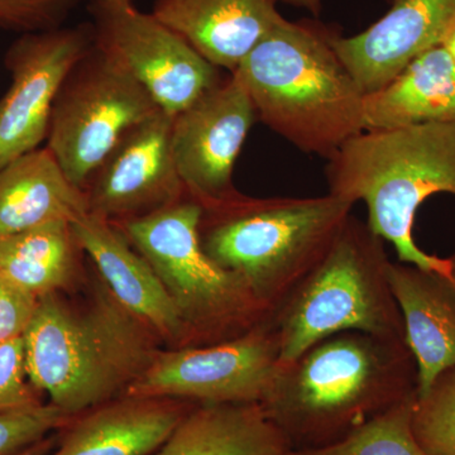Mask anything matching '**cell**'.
Returning <instances> with one entry per match:
<instances>
[{"mask_svg":"<svg viewBox=\"0 0 455 455\" xmlns=\"http://www.w3.org/2000/svg\"><path fill=\"white\" fill-rule=\"evenodd\" d=\"M440 44L444 47L455 64V20L451 22V25L449 26L448 31L445 32L444 37H443Z\"/></svg>","mask_w":455,"mask_h":455,"instance_id":"f546056e","label":"cell"},{"mask_svg":"<svg viewBox=\"0 0 455 455\" xmlns=\"http://www.w3.org/2000/svg\"><path fill=\"white\" fill-rule=\"evenodd\" d=\"M203 212L188 196L145 217L114 223L155 269L190 331L193 347L235 339L271 315L238 277L203 250Z\"/></svg>","mask_w":455,"mask_h":455,"instance_id":"52a82bcc","label":"cell"},{"mask_svg":"<svg viewBox=\"0 0 455 455\" xmlns=\"http://www.w3.org/2000/svg\"><path fill=\"white\" fill-rule=\"evenodd\" d=\"M38 299L0 275V343L25 333Z\"/></svg>","mask_w":455,"mask_h":455,"instance_id":"83f0119b","label":"cell"},{"mask_svg":"<svg viewBox=\"0 0 455 455\" xmlns=\"http://www.w3.org/2000/svg\"><path fill=\"white\" fill-rule=\"evenodd\" d=\"M90 2H125L133 3V4H136L139 0H90Z\"/></svg>","mask_w":455,"mask_h":455,"instance_id":"d6a6232c","label":"cell"},{"mask_svg":"<svg viewBox=\"0 0 455 455\" xmlns=\"http://www.w3.org/2000/svg\"><path fill=\"white\" fill-rule=\"evenodd\" d=\"M416 396L374 416L334 444L305 451L291 449L286 455H427L412 431Z\"/></svg>","mask_w":455,"mask_h":455,"instance_id":"603a6c76","label":"cell"},{"mask_svg":"<svg viewBox=\"0 0 455 455\" xmlns=\"http://www.w3.org/2000/svg\"><path fill=\"white\" fill-rule=\"evenodd\" d=\"M353 204L316 197L243 194L203 208V250L274 310L315 267L339 235Z\"/></svg>","mask_w":455,"mask_h":455,"instance_id":"5b68a950","label":"cell"},{"mask_svg":"<svg viewBox=\"0 0 455 455\" xmlns=\"http://www.w3.org/2000/svg\"><path fill=\"white\" fill-rule=\"evenodd\" d=\"M85 191L66 176L47 147L0 169V238L89 212Z\"/></svg>","mask_w":455,"mask_h":455,"instance_id":"d6986e66","label":"cell"},{"mask_svg":"<svg viewBox=\"0 0 455 455\" xmlns=\"http://www.w3.org/2000/svg\"><path fill=\"white\" fill-rule=\"evenodd\" d=\"M418 388L406 340L341 331L278 364L259 405L292 451H305L339 442Z\"/></svg>","mask_w":455,"mask_h":455,"instance_id":"6da1fadb","label":"cell"},{"mask_svg":"<svg viewBox=\"0 0 455 455\" xmlns=\"http://www.w3.org/2000/svg\"><path fill=\"white\" fill-rule=\"evenodd\" d=\"M290 451L259 403H202L152 455H286Z\"/></svg>","mask_w":455,"mask_h":455,"instance_id":"44dd1931","label":"cell"},{"mask_svg":"<svg viewBox=\"0 0 455 455\" xmlns=\"http://www.w3.org/2000/svg\"><path fill=\"white\" fill-rule=\"evenodd\" d=\"M56 436H47L16 455H49L56 447Z\"/></svg>","mask_w":455,"mask_h":455,"instance_id":"f1b7e54d","label":"cell"},{"mask_svg":"<svg viewBox=\"0 0 455 455\" xmlns=\"http://www.w3.org/2000/svg\"><path fill=\"white\" fill-rule=\"evenodd\" d=\"M77 242L123 307L172 348L193 347L178 307L145 257L112 221L88 212L74 221Z\"/></svg>","mask_w":455,"mask_h":455,"instance_id":"9a60e30c","label":"cell"},{"mask_svg":"<svg viewBox=\"0 0 455 455\" xmlns=\"http://www.w3.org/2000/svg\"><path fill=\"white\" fill-rule=\"evenodd\" d=\"M83 0H0V27L20 33L46 31L64 25Z\"/></svg>","mask_w":455,"mask_h":455,"instance_id":"4316f807","label":"cell"},{"mask_svg":"<svg viewBox=\"0 0 455 455\" xmlns=\"http://www.w3.org/2000/svg\"><path fill=\"white\" fill-rule=\"evenodd\" d=\"M257 121L252 99L236 73L173 116L176 170L188 196L203 208L241 196L233 180L236 158Z\"/></svg>","mask_w":455,"mask_h":455,"instance_id":"8fae6325","label":"cell"},{"mask_svg":"<svg viewBox=\"0 0 455 455\" xmlns=\"http://www.w3.org/2000/svg\"><path fill=\"white\" fill-rule=\"evenodd\" d=\"M277 2H284L287 4L295 5V7L307 9L315 16L320 13V9H322V0H277Z\"/></svg>","mask_w":455,"mask_h":455,"instance_id":"4dcf8cb0","label":"cell"},{"mask_svg":"<svg viewBox=\"0 0 455 455\" xmlns=\"http://www.w3.org/2000/svg\"><path fill=\"white\" fill-rule=\"evenodd\" d=\"M74 418L52 403L0 412V455L20 453Z\"/></svg>","mask_w":455,"mask_h":455,"instance_id":"d4e9b609","label":"cell"},{"mask_svg":"<svg viewBox=\"0 0 455 455\" xmlns=\"http://www.w3.org/2000/svg\"><path fill=\"white\" fill-rule=\"evenodd\" d=\"M276 4L277 0H154L151 13L230 74L283 20Z\"/></svg>","mask_w":455,"mask_h":455,"instance_id":"2e32d148","label":"cell"},{"mask_svg":"<svg viewBox=\"0 0 455 455\" xmlns=\"http://www.w3.org/2000/svg\"><path fill=\"white\" fill-rule=\"evenodd\" d=\"M449 260H451V280H453L455 283V253L453 254V256L449 257Z\"/></svg>","mask_w":455,"mask_h":455,"instance_id":"1f68e13d","label":"cell"},{"mask_svg":"<svg viewBox=\"0 0 455 455\" xmlns=\"http://www.w3.org/2000/svg\"><path fill=\"white\" fill-rule=\"evenodd\" d=\"M388 278L418 364L420 394L455 367V283L439 272L403 262L390 263Z\"/></svg>","mask_w":455,"mask_h":455,"instance_id":"ac0fdd59","label":"cell"},{"mask_svg":"<svg viewBox=\"0 0 455 455\" xmlns=\"http://www.w3.org/2000/svg\"><path fill=\"white\" fill-rule=\"evenodd\" d=\"M412 431L427 455H455V367L416 396Z\"/></svg>","mask_w":455,"mask_h":455,"instance_id":"cb8c5ba5","label":"cell"},{"mask_svg":"<svg viewBox=\"0 0 455 455\" xmlns=\"http://www.w3.org/2000/svg\"><path fill=\"white\" fill-rule=\"evenodd\" d=\"M172 122L158 110L122 137L84 188L90 212L121 223L188 196L171 148Z\"/></svg>","mask_w":455,"mask_h":455,"instance_id":"4fadbf2b","label":"cell"},{"mask_svg":"<svg viewBox=\"0 0 455 455\" xmlns=\"http://www.w3.org/2000/svg\"><path fill=\"white\" fill-rule=\"evenodd\" d=\"M27 371L23 335L0 343V412L41 405Z\"/></svg>","mask_w":455,"mask_h":455,"instance_id":"484cf974","label":"cell"},{"mask_svg":"<svg viewBox=\"0 0 455 455\" xmlns=\"http://www.w3.org/2000/svg\"><path fill=\"white\" fill-rule=\"evenodd\" d=\"M271 316V315H269ZM280 364L271 322L212 346L161 350L124 396L197 403H260Z\"/></svg>","mask_w":455,"mask_h":455,"instance_id":"30bf717a","label":"cell"},{"mask_svg":"<svg viewBox=\"0 0 455 455\" xmlns=\"http://www.w3.org/2000/svg\"><path fill=\"white\" fill-rule=\"evenodd\" d=\"M390 263L381 236L350 214L323 259L271 311L280 364L341 331L406 340L388 278Z\"/></svg>","mask_w":455,"mask_h":455,"instance_id":"8992f818","label":"cell"},{"mask_svg":"<svg viewBox=\"0 0 455 455\" xmlns=\"http://www.w3.org/2000/svg\"><path fill=\"white\" fill-rule=\"evenodd\" d=\"M197 403L122 396L75 416L49 455H152Z\"/></svg>","mask_w":455,"mask_h":455,"instance_id":"e0dca14e","label":"cell"},{"mask_svg":"<svg viewBox=\"0 0 455 455\" xmlns=\"http://www.w3.org/2000/svg\"><path fill=\"white\" fill-rule=\"evenodd\" d=\"M23 338L33 387L73 418L124 396L163 350L103 281L85 304L60 292L38 299Z\"/></svg>","mask_w":455,"mask_h":455,"instance_id":"7a4b0ae2","label":"cell"},{"mask_svg":"<svg viewBox=\"0 0 455 455\" xmlns=\"http://www.w3.org/2000/svg\"><path fill=\"white\" fill-rule=\"evenodd\" d=\"M366 130L455 122V64L442 44L431 47L376 92L364 94Z\"/></svg>","mask_w":455,"mask_h":455,"instance_id":"ffe728a7","label":"cell"},{"mask_svg":"<svg viewBox=\"0 0 455 455\" xmlns=\"http://www.w3.org/2000/svg\"><path fill=\"white\" fill-rule=\"evenodd\" d=\"M454 20L455 0H395L366 31L352 37L331 33V42L368 94L394 79L416 56L438 46Z\"/></svg>","mask_w":455,"mask_h":455,"instance_id":"5bb4252c","label":"cell"},{"mask_svg":"<svg viewBox=\"0 0 455 455\" xmlns=\"http://www.w3.org/2000/svg\"><path fill=\"white\" fill-rule=\"evenodd\" d=\"M158 110L148 92L94 38L60 88L46 147L84 190L122 137Z\"/></svg>","mask_w":455,"mask_h":455,"instance_id":"ba28073f","label":"cell"},{"mask_svg":"<svg viewBox=\"0 0 455 455\" xmlns=\"http://www.w3.org/2000/svg\"><path fill=\"white\" fill-rule=\"evenodd\" d=\"M90 13L95 44L116 60L164 113L178 116L223 80L220 68L133 3L92 2Z\"/></svg>","mask_w":455,"mask_h":455,"instance_id":"9c48e42d","label":"cell"},{"mask_svg":"<svg viewBox=\"0 0 455 455\" xmlns=\"http://www.w3.org/2000/svg\"><path fill=\"white\" fill-rule=\"evenodd\" d=\"M83 253L73 224L52 221L0 238V275L41 299L75 283Z\"/></svg>","mask_w":455,"mask_h":455,"instance_id":"7402d4cb","label":"cell"},{"mask_svg":"<svg viewBox=\"0 0 455 455\" xmlns=\"http://www.w3.org/2000/svg\"><path fill=\"white\" fill-rule=\"evenodd\" d=\"M92 44V22L22 33L11 44L5 66L12 82L0 98V169L46 140L60 88Z\"/></svg>","mask_w":455,"mask_h":455,"instance_id":"7c38bea8","label":"cell"},{"mask_svg":"<svg viewBox=\"0 0 455 455\" xmlns=\"http://www.w3.org/2000/svg\"><path fill=\"white\" fill-rule=\"evenodd\" d=\"M257 118L305 154L331 158L364 127V94L341 62L331 33L280 23L235 71Z\"/></svg>","mask_w":455,"mask_h":455,"instance_id":"3957f363","label":"cell"},{"mask_svg":"<svg viewBox=\"0 0 455 455\" xmlns=\"http://www.w3.org/2000/svg\"><path fill=\"white\" fill-rule=\"evenodd\" d=\"M326 161L329 194L366 204L368 226L400 262L451 278V260L421 250L412 230L427 197L455 196V122L366 130Z\"/></svg>","mask_w":455,"mask_h":455,"instance_id":"277c9868","label":"cell"}]
</instances>
